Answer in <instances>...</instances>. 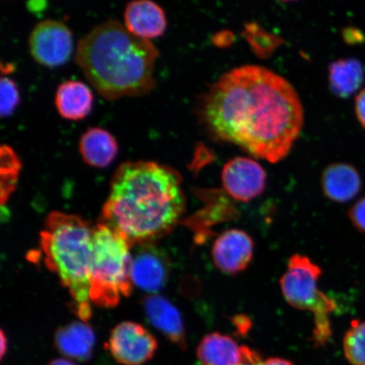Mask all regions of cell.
<instances>
[{"label": "cell", "instance_id": "23", "mask_svg": "<svg viewBox=\"0 0 365 365\" xmlns=\"http://www.w3.org/2000/svg\"><path fill=\"white\" fill-rule=\"evenodd\" d=\"M354 108L356 117H357L359 124L365 130V88L360 91L356 96Z\"/></svg>", "mask_w": 365, "mask_h": 365}, {"label": "cell", "instance_id": "22", "mask_svg": "<svg viewBox=\"0 0 365 365\" xmlns=\"http://www.w3.org/2000/svg\"><path fill=\"white\" fill-rule=\"evenodd\" d=\"M349 217L356 230L365 234V197L359 200L351 207Z\"/></svg>", "mask_w": 365, "mask_h": 365}, {"label": "cell", "instance_id": "12", "mask_svg": "<svg viewBox=\"0 0 365 365\" xmlns=\"http://www.w3.org/2000/svg\"><path fill=\"white\" fill-rule=\"evenodd\" d=\"M125 26L130 34L143 39H153L163 35L167 29L165 11L150 0H134L126 4Z\"/></svg>", "mask_w": 365, "mask_h": 365}, {"label": "cell", "instance_id": "18", "mask_svg": "<svg viewBox=\"0 0 365 365\" xmlns=\"http://www.w3.org/2000/svg\"><path fill=\"white\" fill-rule=\"evenodd\" d=\"M197 357L200 365H239L244 346H240L230 336L213 332L200 341Z\"/></svg>", "mask_w": 365, "mask_h": 365}, {"label": "cell", "instance_id": "26", "mask_svg": "<svg viewBox=\"0 0 365 365\" xmlns=\"http://www.w3.org/2000/svg\"><path fill=\"white\" fill-rule=\"evenodd\" d=\"M259 365H294L286 359L278 358L268 359L266 361L262 362Z\"/></svg>", "mask_w": 365, "mask_h": 365}, {"label": "cell", "instance_id": "14", "mask_svg": "<svg viewBox=\"0 0 365 365\" xmlns=\"http://www.w3.org/2000/svg\"><path fill=\"white\" fill-rule=\"evenodd\" d=\"M324 194L332 202H350L360 192L362 180L356 168L348 163H333L324 170L322 177Z\"/></svg>", "mask_w": 365, "mask_h": 365}, {"label": "cell", "instance_id": "16", "mask_svg": "<svg viewBox=\"0 0 365 365\" xmlns=\"http://www.w3.org/2000/svg\"><path fill=\"white\" fill-rule=\"evenodd\" d=\"M79 152L89 166L106 168L116 158L118 145L110 132L103 128L91 127L81 136Z\"/></svg>", "mask_w": 365, "mask_h": 365}, {"label": "cell", "instance_id": "27", "mask_svg": "<svg viewBox=\"0 0 365 365\" xmlns=\"http://www.w3.org/2000/svg\"><path fill=\"white\" fill-rule=\"evenodd\" d=\"M48 365H77L75 363L70 361V360L63 359H54L53 361L50 362Z\"/></svg>", "mask_w": 365, "mask_h": 365}, {"label": "cell", "instance_id": "6", "mask_svg": "<svg viewBox=\"0 0 365 365\" xmlns=\"http://www.w3.org/2000/svg\"><path fill=\"white\" fill-rule=\"evenodd\" d=\"M322 269L305 255L296 254L280 280L282 293L291 307L313 314L314 340L322 345L331 336L330 314L336 308L335 301L319 289Z\"/></svg>", "mask_w": 365, "mask_h": 365}, {"label": "cell", "instance_id": "1", "mask_svg": "<svg viewBox=\"0 0 365 365\" xmlns=\"http://www.w3.org/2000/svg\"><path fill=\"white\" fill-rule=\"evenodd\" d=\"M200 117L217 139L273 163L289 153L304 124L294 86L259 66L232 68L222 76L204 96Z\"/></svg>", "mask_w": 365, "mask_h": 365}, {"label": "cell", "instance_id": "20", "mask_svg": "<svg viewBox=\"0 0 365 365\" xmlns=\"http://www.w3.org/2000/svg\"><path fill=\"white\" fill-rule=\"evenodd\" d=\"M344 354L354 365H365V322L354 321L344 340Z\"/></svg>", "mask_w": 365, "mask_h": 365}, {"label": "cell", "instance_id": "10", "mask_svg": "<svg viewBox=\"0 0 365 365\" xmlns=\"http://www.w3.org/2000/svg\"><path fill=\"white\" fill-rule=\"evenodd\" d=\"M255 244L252 238L243 230L223 232L214 242L212 257L219 270L235 275L245 270L252 261Z\"/></svg>", "mask_w": 365, "mask_h": 365}, {"label": "cell", "instance_id": "21", "mask_svg": "<svg viewBox=\"0 0 365 365\" xmlns=\"http://www.w3.org/2000/svg\"><path fill=\"white\" fill-rule=\"evenodd\" d=\"M0 93H1V101H0L1 102L0 104L1 116H10L20 103L19 91L15 82L9 77L3 76L0 81Z\"/></svg>", "mask_w": 365, "mask_h": 365}, {"label": "cell", "instance_id": "9", "mask_svg": "<svg viewBox=\"0 0 365 365\" xmlns=\"http://www.w3.org/2000/svg\"><path fill=\"white\" fill-rule=\"evenodd\" d=\"M222 182L232 198L249 202L263 193L266 188L267 173L261 164L253 159L235 158L223 167Z\"/></svg>", "mask_w": 365, "mask_h": 365}, {"label": "cell", "instance_id": "11", "mask_svg": "<svg viewBox=\"0 0 365 365\" xmlns=\"http://www.w3.org/2000/svg\"><path fill=\"white\" fill-rule=\"evenodd\" d=\"M168 272L170 267L166 257L149 245L143 246V249L132 258V284L148 293H157L165 286Z\"/></svg>", "mask_w": 365, "mask_h": 365}, {"label": "cell", "instance_id": "8", "mask_svg": "<svg viewBox=\"0 0 365 365\" xmlns=\"http://www.w3.org/2000/svg\"><path fill=\"white\" fill-rule=\"evenodd\" d=\"M158 341L140 324L125 322L118 324L111 332L108 349L116 361L124 365H141L152 359Z\"/></svg>", "mask_w": 365, "mask_h": 365}, {"label": "cell", "instance_id": "13", "mask_svg": "<svg viewBox=\"0 0 365 365\" xmlns=\"http://www.w3.org/2000/svg\"><path fill=\"white\" fill-rule=\"evenodd\" d=\"M145 313L148 321L168 340L182 349L186 348L184 323L179 310L164 297L153 294L144 301Z\"/></svg>", "mask_w": 365, "mask_h": 365}, {"label": "cell", "instance_id": "24", "mask_svg": "<svg viewBox=\"0 0 365 365\" xmlns=\"http://www.w3.org/2000/svg\"><path fill=\"white\" fill-rule=\"evenodd\" d=\"M262 363V359L258 354L248 346H244V357L239 365H259Z\"/></svg>", "mask_w": 365, "mask_h": 365}, {"label": "cell", "instance_id": "2", "mask_svg": "<svg viewBox=\"0 0 365 365\" xmlns=\"http://www.w3.org/2000/svg\"><path fill=\"white\" fill-rule=\"evenodd\" d=\"M185 211L179 173L152 161L126 162L112 178L102 222L132 246L170 234Z\"/></svg>", "mask_w": 365, "mask_h": 365}, {"label": "cell", "instance_id": "7", "mask_svg": "<svg viewBox=\"0 0 365 365\" xmlns=\"http://www.w3.org/2000/svg\"><path fill=\"white\" fill-rule=\"evenodd\" d=\"M29 45L31 56L40 65L51 68L61 66L71 56L72 33L62 21H41L31 31Z\"/></svg>", "mask_w": 365, "mask_h": 365}, {"label": "cell", "instance_id": "15", "mask_svg": "<svg viewBox=\"0 0 365 365\" xmlns=\"http://www.w3.org/2000/svg\"><path fill=\"white\" fill-rule=\"evenodd\" d=\"M56 107L62 118L78 121L88 115L93 106V95L83 82L68 80L58 86Z\"/></svg>", "mask_w": 365, "mask_h": 365}, {"label": "cell", "instance_id": "5", "mask_svg": "<svg viewBox=\"0 0 365 365\" xmlns=\"http://www.w3.org/2000/svg\"><path fill=\"white\" fill-rule=\"evenodd\" d=\"M130 245L110 227H95L91 264V303L111 308L132 291Z\"/></svg>", "mask_w": 365, "mask_h": 365}, {"label": "cell", "instance_id": "25", "mask_svg": "<svg viewBox=\"0 0 365 365\" xmlns=\"http://www.w3.org/2000/svg\"><path fill=\"white\" fill-rule=\"evenodd\" d=\"M344 38L346 41V42L354 43H359V41L364 40V36L362 34H359V30L346 29L344 31Z\"/></svg>", "mask_w": 365, "mask_h": 365}, {"label": "cell", "instance_id": "17", "mask_svg": "<svg viewBox=\"0 0 365 365\" xmlns=\"http://www.w3.org/2000/svg\"><path fill=\"white\" fill-rule=\"evenodd\" d=\"M96 337L86 322H73L59 328L56 334L57 349L63 355L78 361H86L93 354Z\"/></svg>", "mask_w": 365, "mask_h": 365}, {"label": "cell", "instance_id": "3", "mask_svg": "<svg viewBox=\"0 0 365 365\" xmlns=\"http://www.w3.org/2000/svg\"><path fill=\"white\" fill-rule=\"evenodd\" d=\"M159 51L116 20H108L82 36L76 62L86 80L107 100L140 97L152 91Z\"/></svg>", "mask_w": 365, "mask_h": 365}, {"label": "cell", "instance_id": "28", "mask_svg": "<svg viewBox=\"0 0 365 365\" xmlns=\"http://www.w3.org/2000/svg\"><path fill=\"white\" fill-rule=\"evenodd\" d=\"M7 349V340L6 336H4V333L1 331V358L4 357V354H6Z\"/></svg>", "mask_w": 365, "mask_h": 365}, {"label": "cell", "instance_id": "4", "mask_svg": "<svg viewBox=\"0 0 365 365\" xmlns=\"http://www.w3.org/2000/svg\"><path fill=\"white\" fill-rule=\"evenodd\" d=\"M95 227L79 217L53 212L41 232L45 263L71 297V307L82 322L91 317V264Z\"/></svg>", "mask_w": 365, "mask_h": 365}, {"label": "cell", "instance_id": "19", "mask_svg": "<svg viewBox=\"0 0 365 365\" xmlns=\"http://www.w3.org/2000/svg\"><path fill=\"white\" fill-rule=\"evenodd\" d=\"M328 78L331 93L348 98L361 88L364 80L362 63L353 58L339 59L331 63Z\"/></svg>", "mask_w": 365, "mask_h": 365}]
</instances>
